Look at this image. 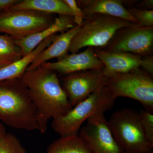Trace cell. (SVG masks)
Here are the masks:
<instances>
[{"instance_id":"cell-14","label":"cell","mask_w":153,"mask_h":153,"mask_svg":"<svg viewBox=\"0 0 153 153\" xmlns=\"http://www.w3.org/2000/svg\"><path fill=\"white\" fill-rule=\"evenodd\" d=\"M80 26L76 25L70 30L57 35L52 44L37 55L27 71L34 70L49 60H57L68 55L71 41L79 31Z\"/></svg>"},{"instance_id":"cell-5","label":"cell","mask_w":153,"mask_h":153,"mask_svg":"<svg viewBox=\"0 0 153 153\" xmlns=\"http://www.w3.org/2000/svg\"><path fill=\"white\" fill-rule=\"evenodd\" d=\"M113 136L125 153H151L153 145L147 139L139 112L124 108L115 111L108 121Z\"/></svg>"},{"instance_id":"cell-7","label":"cell","mask_w":153,"mask_h":153,"mask_svg":"<svg viewBox=\"0 0 153 153\" xmlns=\"http://www.w3.org/2000/svg\"><path fill=\"white\" fill-rule=\"evenodd\" d=\"M55 18L53 14L9 9L0 13V33L19 40L48 28Z\"/></svg>"},{"instance_id":"cell-11","label":"cell","mask_w":153,"mask_h":153,"mask_svg":"<svg viewBox=\"0 0 153 153\" xmlns=\"http://www.w3.org/2000/svg\"><path fill=\"white\" fill-rule=\"evenodd\" d=\"M41 66L65 75L78 71L104 68L103 63L97 57L94 48L92 47H87L79 53L68 54L56 62H47Z\"/></svg>"},{"instance_id":"cell-13","label":"cell","mask_w":153,"mask_h":153,"mask_svg":"<svg viewBox=\"0 0 153 153\" xmlns=\"http://www.w3.org/2000/svg\"><path fill=\"white\" fill-rule=\"evenodd\" d=\"M76 25L73 17L59 15L48 28L26 38L15 40V42L21 48L24 57L33 52L39 44L50 36L57 33L66 32Z\"/></svg>"},{"instance_id":"cell-27","label":"cell","mask_w":153,"mask_h":153,"mask_svg":"<svg viewBox=\"0 0 153 153\" xmlns=\"http://www.w3.org/2000/svg\"><path fill=\"white\" fill-rule=\"evenodd\" d=\"M7 133L5 127L2 123H0V138L1 137Z\"/></svg>"},{"instance_id":"cell-2","label":"cell","mask_w":153,"mask_h":153,"mask_svg":"<svg viewBox=\"0 0 153 153\" xmlns=\"http://www.w3.org/2000/svg\"><path fill=\"white\" fill-rule=\"evenodd\" d=\"M0 121L17 129H40L36 106L21 78L0 81Z\"/></svg>"},{"instance_id":"cell-28","label":"cell","mask_w":153,"mask_h":153,"mask_svg":"<svg viewBox=\"0 0 153 153\" xmlns=\"http://www.w3.org/2000/svg\"><path fill=\"white\" fill-rule=\"evenodd\" d=\"M152 153H153V152H152Z\"/></svg>"},{"instance_id":"cell-23","label":"cell","mask_w":153,"mask_h":153,"mask_svg":"<svg viewBox=\"0 0 153 153\" xmlns=\"http://www.w3.org/2000/svg\"><path fill=\"white\" fill-rule=\"evenodd\" d=\"M64 1L71 10L75 25L80 26L85 18V16L78 7L76 1L75 0H64Z\"/></svg>"},{"instance_id":"cell-9","label":"cell","mask_w":153,"mask_h":153,"mask_svg":"<svg viewBox=\"0 0 153 153\" xmlns=\"http://www.w3.org/2000/svg\"><path fill=\"white\" fill-rule=\"evenodd\" d=\"M108 79L103 69L78 71L63 77L62 87L74 107L106 85Z\"/></svg>"},{"instance_id":"cell-20","label":"cell","mask_w":153,"mask_h":153,"mask_svg":"<svg viewBox=\"0 0 153 153\" xmlns=\"http://www.w3.org/2000/svg\"><path fill=\"white\" fill-rule=\"evenodd\" d=\"M0 153H27L15 135L7 133L0 138Z\"/></svg>"},{"instance_id":"cell-17","label":"cell","mask_w":153,"mask_h":153,"mask_svg":"<svg viewBox=\"0 0 153 153\" xmlns=\"http://www.w3.org/2000/svg\"><path fill=\"white\" fill-rule=\"evenodd\" d=\"M10 9L30 10L45 13L73 17L71 10L64 0H20Z\"/></svg>"},{"instance_id":"cell-4","label":"cell","mask_w":153,"mask_h":153,"mask_svg":"<svg viewBox=\"0 0 153 153\" xmlns=\"http://www.w3.org/2000/svg\"><path fill=\"white\" fill-rule=\"evenodd\" d=\"M136 25L119 18L102 14L85 16L69 49L76 53L85 47L102 49L108 44L118 30Z\"/></svg>"},{"instance_id":"cell-25","label":"cell","mask_w":153,"mask_h":153,"mask_svg":"<svg viewBox=\"0 0 153 153\" xmlns=\"http://www.w3.org/2000/svg\"><path fill=\"white\" fill-rule=\"evenodd\" d=\"M20 0H0V13L10 8Z\"/></svg>"},{"instance_id":"cell-21","label":"cell","mask_w":153,"mask_h":153,"mask_svg":"<svg viewBox=\"0 0 153 153\" xmlns=\"http://www.w3.org/2000/svg\"><path fill=\"white\" fill-rule=\"evenodd\" d=\"M132 16L136 20L137 25L140 27L153 26V10H140L135 7L127 9Z\"/></svg>"},{"instance_id":"cell-19","label":"cell","mask_w":153,"mask_h":153,"mask_svg":"<svg viewBox=\"0 0 153 153\" xmlns=\"http://www.w3.org/2000/svg\"><path fill=\"white\" fill-rule=\"evenodd\" d=\"M23 57L22 50L15 40L6 34H0V68L20 60Z\"/></svg>"},{"instance_id":"cell-18","label":"cell","mask_w":153,"mask_h":153,"mask_svg":"<svg viewBox=\"0 0 153 153\" xmlns=\"http://www.w3.org/2000/svg\"><path fill=\"white\" fill-rule=\"evenodd\" d=\"M46 153H92L78 135L60 137L48 146Z\"/></svg>"},{"instance_id":"cell-24","label":"cell","mask_w":153,"mask_h":153,"mask_svg":"<svg viewBox=\"0 0 153 153\" xmlns=\"http://www.w3.org/2000/svg\"><path fill=\"white\" fill-rule=\"evenodd\" d=\"M151 76L153 75V57L152 55L142 57L140 67Z\"/></svg>"},{"instance_id":"cell-6","label":"cell","mask_w":153,"mask_h":153,"mask_svg":"<svg viewBox=\"0 0 153 153\" xmlns=\"http://www.w3.org/2000/svg\"><path fill=\"white\" fill-rule=\"evenodd\" d=\"M108 76L106 85L115 98L132 99L139 102L145 109L153 112V76L140 68Z\"/></svg>"},{"instance_id":"cell-26","label":"cell","mask_w":153,"mask_h":153,"mask_svg":"<svg viewBox=\"0 0 153 153\" xmlns=\"http://www.w3.org/2000/svg\"><path fill=\"white\" fill-rule=\"evenodd\" d=\"M137 8L143 10H153V0H144L139 3L136 5Z\"/></svg>"},{"instance_id":"cell-3","label":"cell","mask_w":153,"mask_h":153,"mask_svg":"<svg viewBox=\"0 0 153 153\" xmlns=\"http://www.w3.org/2000/svg\"><path fill=\"white\" fill-rule=\"evenodd\" d=\"M116 100L106 84L66 114L52 119L51 126L60 137L78 135L83 123L93 116L111 109Z\"/></svg>"},{"instance_id":"cell-22","label":"cell","mask_w":153,"mask_h":153,"mask_svg":"<svg viewBox=\"0 0 153 153\" xmlns=\"http://www.w3.org/2000/svg\"><path fill=\"white\" fill-rule=\"evenodd\" d=\"M139 112L140 120L147 139L153 145V112L145 109Z\"/></svg>"},{"instance_id":"cell-1","label":"cell","mask_w":153,"mask_h":153,"mask_svg":"<svg viewBox=\"0 0 153 153\" xmlns=\"http://www.w3.org/2000/svg\"><path fill=\"white\" fill-rule=\"evenodd\" d=\"M22 81L27 88L37 110L41 133L47 131L49 120L64 115L73 107L60 84L56 72L42 66L26 71Z\"/></svg>"},{"instance_id":"cell-15","label":"cell","mask_w":153,"mask_h":153,"mask_svg":"<svg viewBox=\"0 0 153 153\" xmlns=\"http://www.w3.org/2000/svg\"><path fill=\"white\" fill-rule=\"evenodd\" d=\"M84 16L98 14L123 19L137 24L120 0H79L76 1Z\"/></svg>"},{"instance_id":"cell-10","label":"cell","mask_w":153,"mask_h":153,"mask_svg":"<svg viewBox=\"0 0 153 153\" xmlns=\"http://www.w3.org/2000/svg\"><path fill=\"white\" fill-rule=\"evenodd\" d=\"M86 121L78 135L92 153H125L113 136L104 114L93 116Z\"/></svg>"},{"instance_id":"cell-8","label":"cell","mask_w":153,"mask_h":153,"mask_svg":"<svg viewBox=\"0 0 153 153\" xmlns=\"http://www.w3.org/2000/svg\"><path fill=\"white\" fill-rule=\"evenodd\" d=\"M153 48V26L140 27L136 24L118 30L108 44L101 49L129 52L143 57L152 55Z\"/></svg>"},{"instance_id":"cell-16","label":"cell","mask_w":153,"mask_h":153,"mask_svg":"<svg viewBox=\"0 0 153 153\" xmlns=\"http://www.w3.org/2000/svg\"><path fill=\"white\" fill-rule=\"evenodd\" d=\"M57 34L44 40L30 54L20 60L0 68V81L21 78L37 55L52 44Z\"/></svg>"},{"instance_id":"cell-12","label":"cell","mask_w":153,"mask_h":153,"mask_svg":"<svg viewBox=\"0 0 153 153\" xmlns=\"http://www.w3.org/2000/svg\"><path fill=\"white\" fill-rule=\"evenodd\" d=\"M96 55L104 65L107 75L114 73H127L140 68L142 57L129 52H107L94 49Z\"/></svg>"}]
</instances>
